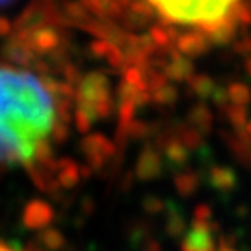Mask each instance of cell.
Wrapping results in <instances>:
<instances>
[{
	"label": "cell",
	"mask_w": 251,
	"mask_h": 251,
	"mask_svg": "<svg viewBox=\"0 0 251 251\" xmlns=\"http://www.w3.org/2000/svg\"><path fill=\"white\" fill-rule=\"evenodd\" d=\"M56 121L52 84L28 68L0 65V164H33L46 152Z\"/></svg>",
	"instance_id": "6da1fadb"
},
{
	"label": "cell",
	"mask_w": 251,
	"mask_h": 251,
	"mask_svg": "<svg viewBox=\"0 0 251 251\" xmlns=\"http://www.w3.org/2000/svg\"><path fill=\"white\" fill-rule=\"evenodd\" d=\"M164 23L187 26L192 31L211 37L228 23H235L234 14L241 0H143ZM237 25V23H235Z\"/></svg>",
	"instance_id": "7a4b0ae2"
},
{
	"label": "cell",
	"mask_w": 251,
	"mask_h": 251,
	"mask_svg": "<svg viewBox=\"0 0 251 251\" xmlns=\"http://www.w3.org/2000/svg\"><path fill=\"white\" fill-rule=\"evenodd\" d=\"M183 251H215L209 225L206 222H197L188 232L183 243Z\"/></svg>",
	"instance_id": "3957f363"
},
{
	"label": "cell",
	"mask_w": 251,
	"mask_h": 251,
	"mask_svg": "<svg viewBox=\"0 0 251 251\" xmlns=\"http://www.w3.org/2000/svg\"><path fill=\"white\" fill-rule=\"evenodd\" d=\"M235 175L234 171L227 168H216L211 173V183L215 185L218 190H230L235 187Z\"/></svg>",
	"instance_id": "277c9868"
},
{
	"label": "cell",
	"mask_w": 251,
	"mask_h": 251,
	"mask_svg": "<svg viewBox=\"0 0 251 251\" xmlns=\"http://www.w3.org/2000/svg\"><path fill=\"white\" fill-rule=\"evenodd\" d=\"M228 98H230L232 105L235 106H244L251 101V89L246 86V84H241V82H235L228 87L227 91Z\"/></svg>",
	"instance_id": "5b68a950"
},
{
	"label": "cell",
	"mask_w": 251,
	"mask_h": 251,
	"mask_svg": "<svg viewBox=\"0 0 251 251\" xmlns=\"http://www.w3.org/2000/svg\"><path fill=\"white\" fill-rule=\"evenodd\" d=\"M227 115H228V121L232 122V126H235L237 129H244L248 126V112L244 106H228L227 108Z\"/></svg>",
	"instance_id": "8992f818"
},
{
	"label": "cell",
	"mask_w": 251,
	"mask_h": 251,
	"mask_svg": "<svg viewBox=\"0 0 251 251\" xmlns=\"http://www.w3.org/2000/svg\"><path fill=\"white\" fill-rule=\"evenodd\" d=\"M234 20L237 25H251V7L248 4H243L241 2L235 9Z\"/></svg>",
	"instance_id": "52a82bcc"
},
{
	"label": "cell",
	"mask_w": 251,
	"mask_h": 251,
	"mask_svg": "<svg viewBox=\"0 0 251 251\" xmlns=\"http://www.w3.org/2000/svg\"><path fill=\"white\" fill-rule=\"evenodd\" d=\"M197 91H199V94H209V91H211V80L206 77H199L197 78Z\"/></svg>",
	"instance_id": "ba28073f"
},
{
	"label": "cell",
	"mask_w": 251,
	"mask_h": 251,
	"mask_svg": "<svg viewBox=\"0 0 251 251\" xmlns=\"http://www.w3.org/2000/svg\"><path fill=\"white\" fill-rule=\"evenodd\" d=\"M0 251H16L12 246H9L7 243H4V241H0Z\"/></svg>",
	"instance_id": "9c48e42d"
},
{
	"label": "cell",
	"mask_w": 251,
	"mask_h": 251,
	"mask_svg": "<svg viewBox=\"0 0 251 251\" xmlns=\"http://www.w3.org/2000/svg\"><path fill=\"white\" fill-rule=\"evenodd\" d=\"M246 72H248V75L251 77V56L246 59Z\"/></svg>",
	"instance_id": "30bf717a"
},
{
	"label": "cell",
	"mask_w": 251,
	"mask_h": 251,
	"mask_svg": "<svg viewBox=\"0 0 251 251\" xmlns=\"http://www.w3.org/2000/svg\"><path fill=\"white\" fill-rule=\"evenodd\" d=\"M246 134H248V136L251 138V121L248 122V126H246Z\"/></svg>",
	"instance_id": "8fae6325"
},
{
	"label": "cell",
	"mask_w": 251,
	"mask_h": 251,
	"mask_svg": "<svg viewBox=\"0 0 251 251\" xmlns=\"http://www.w3.org/2000/svg\"><path fill=\"white\" fill-rule=\"evenodd\" d=\"M220 251H235V250H234V248H228V246H224V248H222V250H220Z\"/></svg>",
	"instance_id": "7c38bea8"
},
{
	"label": "cell",
	"mask_w": 251,
	"mask_h": 251,
	"mask_svg": "<svg viewBox=\"0 0 251 251\" xmlns=\"http://www.w3.org/2000/svg\"><path fill=\"white\" fill-rule=\"evenodd\" d=\"M7 2H11V0H0V5H4V4H7Z\"/></svg>",
	"instance_id": "4fadbf2b"
}]
</instances>
